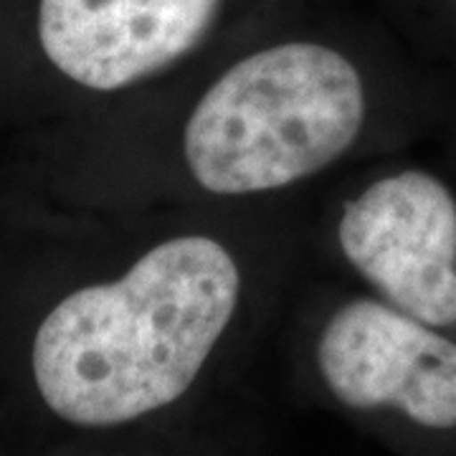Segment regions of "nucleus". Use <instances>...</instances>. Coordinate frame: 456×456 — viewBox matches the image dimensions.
<instances>
[{"mask_svg": "<svg viewBox=\"0 0 456 456\" xmlns=\"http://www.w3.org/2000/svg\"><path fill=\"white\" fill-rule=\"evenodd\" d=\"M244 277L218 239L183 233L114 281L71 292L33 338V380L69 424L110 428L178 403L233 322Z\"/></svg>", "mask_w": 456, "mask_h": 456, "instance_id": "nucleus-1", "label": "nucleus"}, {"mask_svg": "<svg viewBox=\"0 0 456 456\" xmlns=\"http://www.w3.org/2000/svg\"><path fill=\"white\" fill-rule=\"evenodd\" d=\"M365 114V82L347 53L287 38L246 53L203 92L183 130V163L211 196L274 193L338 163Z\"/></svg>", "mask_w": 456, "mask_h": 456, "instance_id": "nucleus-2", "label": "nucleus"}, {"mask_svg": "<svg viewBox=\"0 0 456 456\" xmlns=\"http://www.w3.org/2000/svg\"><path fill=\"white\" fill-rule=\"evenodd\" d=\"M338 244L380 299L456 338V193L406 167L345 203Z\"/></svg>", "mask_w": 456, "mask_h": 456, "instance_id": "nucleus-3", "label": "nucleus"}, {"mask_svg": "<svg viewBox=\"0 0 456 456\" xmlns=\"http://www.w3.org/2000/svg\"><path fill=\"white\" fill-rule=\"evenodd\" d=\"M317 373L335 401L456 431V338L386 299H350L320 330Z\"/></svg>", "mask_w": 456, "mask_h": 456, "instance_id": "nucleus-4", "label": "nucleus"}, {"mask_svg": "<svg viewBox=\"0 0 456 456\" xmlns=\"http://www.w3.org/2000/svg\"><path fill=\"white\" fill-rule=\"evenodd\" d=\"M231 0H38L36 31L71 82L117 92L180 61L211 36Z\"/></svg>", "mask_w": 456, "mask_h": 456, "instance_id": "nucleus-5", "label": "nucleus"}, {"mask_svg": "<svg viewBox=\"0 0 456 456\" xmlns=\"http://www.w3.org/2000/svg\"><path fill=\"white\" fill-rule=\"evenodd\" d=\"M424 5H431L436 8L439 13H446V16H456V0H421Z\"/></svg>", "mask_w": 456, "mask_h": 456, "instance_id": "nucleus-6", "label": "nucleus"}]
</instances>
